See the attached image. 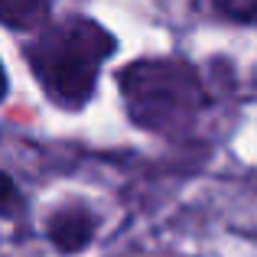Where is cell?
Returning <instances> with one entry per match:
<instances>
[{"mask_svg": "<svg viewBox=\"0 0 257 257\" xmlns=\"http://www.w3.org/2000/svg\"><path fill=\"white\" fill-rule=\"evenodd\" d=\"M114 52V36L94 20L72 17L52 23L26 46L33 75L52 101L78 107L91 98L98 69Z\"/></svg>", "mask_w": 257, "mask_h": 257, "instance_id": "6da1fadb", "label": "cell"}, {"mask_svg": "<svg viewBox=\"0 0 257 257\" xmlns=\"http://www.w3.org/2000/svg\"><path fill=\"white\" fill-rule=\"evenodd\" d=\"M52 0H0V20L10 30H36L46 23Z\"/></svg>", "mask_w": 257, "mask_h": 257, "instance_id": "277c9868", "label": "cell"}, {"mask_svg": "<svg viewBox=\"0 0 257 257\" xmlns=\"http://www.w3.org/2000/svg\"><path fill=\"white\" fill-rule=\"evenodd\" d=\"M17 208V192H13V179L4 176V215H13Z\"/></svg>", "mask_w": 257, "mask_h": 257, "instance_id": "8992f818", "label": "cell"}, {"mask_svg": "<svg viewBox=\"0 0 257 257\" xmlns=\"http://www.w3.org/2000/svg\"><path fill=\"white\" fill-rule=\"evenodd\" d=\"M49 238L59 251L75 254V251H82V247H88V241L94 238V218L82 205L59 208L49 218Z\"/></svg>", "mask_w": 257, "mask_h": 257, "instance_id": "3957f363", "label": "cell"}, {"mask_svg": "<svg viewBox=\"0 0 257 257\" xmlns=\"http://www.w3.org/2000/svg\"><path fill=\"white\" fill-rule=\"evenodd\" d=\"M215 7L234 23H254L257 20V0H215Z\"/></svg>", "mask_w": 257, "mask_h": 257, "instance_id": "5b68a950", "label": "cell"}, {"mask_svg": "<svg viewBox=\"0 0 257 257\" xmlns=\"http://www.w3.org/2000/svg\"><path fill=\"white\" fill-rule=\"evenodd\" d=\"M120 94L134 124L166 137L189 131L208 104L195 69L179 59H140L127 65L120 72Z\"/></svg>", "mask_w": 257, "mask_h": 257, "instance_id": "7a4b0ae2", "label": "cell"}]
</instances>
